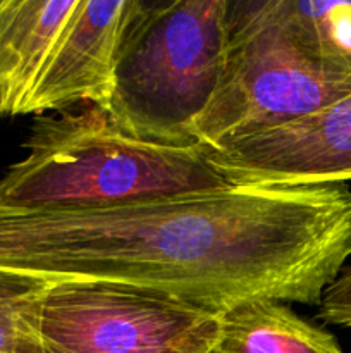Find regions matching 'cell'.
<instances>
[{"label":"cell","mask_w":351,"mask_h":353,"mask_svg":"<svg viewBox=\"0 0 351 353\" xmlns=\"http://www.w3.org/2000/svg\"><path fill=\"white\" fill-rule=\"evenodd\" d=\"M141 0H79L55 41L23 114L62 112L72 105H103L124 37Z\"/></svg>","instance_id":"52a82bcc"},{"label":"cell","mask_w":351,"mask_h":353,"mask_svg":"<svg viewBox=\"0 0 351 353\" xmlns=\"http://www.w3.org/2000/svg\"><path fill=\"white\" fill-rule=\"evenodd\" d=\"M28 155L0 179V209L88 210L231 188L205 147L127 137L95 103L38 116Z\"/></svg>","instance_id":"7a4b0ae2"},{"label":"cell","mask_w":351,"mask_h":353,"mask_svg":"<svg viewBox=\"0 0 351 353\" xmlns=\"http://www.w3.org/2000/svg\"><path fill=\"white\" fill-rule=\"evenodd\" d=\"M210 353H215V352H213V350H212V352H210Z\"/></svg>","instance_id":"4fadbf2b"},{"label":"cell","mask_w":351,"mask_h":353,"mask_svg":"<svg viewBox=\"0 0 351 353\" xmlns=\"http://www.w3.org/2000/svg\"><path fill=\"white\" fill-rule=\"evenodd\" d=\"M351 257L348 185L231 186L88 210L0 209V271L229 309L315 305Z\"/></svg>","instance_id":"6da1fadb"},{"label":"cell","mask_w":351,"mask_h":353,"mask_svg":"<svg viewBox=\"0 0 351 353\" xmlns=\"http://www.w3.org/2000/svg\"><path fill=\"white\" fill-rule=\"evenodd\" d=\"M215 353H344L336 338L282 302L248 300L220 316Z\"/></svg>","instance_id":"9c48e42d"},{"label":"cell","mask_w":351,"mask_h":353,"mask_svg":"<svg viewBox=\"0 0 351 353\" xmlns=\"http://www.w3.org/2000/svg\"><path fill=\"white\" fill-rule=\"evenodd\" d=\"M233 186L346 185L351 181V93L291 123L205 148Z\"/></svg>","instance_id":"8992f818"},{"label":"cell","mask_w":351,"mask_h":353,"mask_svg":"<svg viewBox=\"0 0 351 353\" xmlns=\"http://www.w3.org/2000/svg\"><path fill=\"white\" fill-rule=\"evenodd\" d=\"M222 309L105 281H52L41 305L45 353H210Z\"/></svg>","instance_id":"5b68a950"},{"label":"cell","mask_w":351,"mask_h":353,"mask_svg":"<svg viewBox=\"0 0 351 353\" xmlns=\"http://www.w3.org/2000/svg\"><path fill=\"white\" fill-rule=\"evenodd\" d=\"M229 43L227 0L141 2L102 107L127 137L191 147L193 124L215 93Z\"/></svg>","instance_id":"3957f363"},{"label":"cell","mask_w":351,"mask_h":353,"mask_svg":"<svg viewBox=\"0 0 351 353\" xmlns=\"http://www.w3.org/2000/svg\"><path fill=\"white\" fill-rule=\"evenodd\" d=\"M52 281L0 271V353H45L41 305Z\"/></svg>","instance_id":"8fae6325"},{"label":"cell","mask_w":351,"mask_h":353,"mask_svg":"<svg viewBox=\"0 0 351 353\" xmlns=\"http://www.w3.org/2000/svg\"><path fill=\"white\" fill-rule=\"evenodd\" d=\"M268 6L310 54L351 72V0H268Z\"/></svg>","instance_id":"30bf717a"},{"label":"cell","mask_w":351,"mask_h":353,"mask_svg":"<svg viewBox=\"0 0 351 353\" xmlns=\"http://www.w3.org/2000/svg\"><path fill=\"white\" fill-rule=\"evenodd\" d=\"M351 93V72L310 54L267 2H229L226 64L193 140L215 148L330 105Z\"/></svg>","instance_id":"277c9868"},{"label":"cell","mask_w":351,"mask_h":353,"mask_svg":"<svg viewBox=\"0 0 351 353\" xmlns=\"http://www.w3.org/2000/svg\"><path fill=\"white\" fill-rule=\"evenodd\" d=\"M319 317L326 324L351 327V268L341 272L323 292L319 303Z\"/></svg>","instance_id":"7c38bea8"},{"label":"cell","mask_w":351,"mask_h":353,"mask_svg":"<svg viewBox=\"0 0 351 353\" xmlns=\"http://www.w3.org/2000/svg\"><path fill=\"white\" fill-rule=\"evenodd\" d=\"M79 0H0V117L21 116Z\"/></svg>","instance_id":"ba28073f"}]
</instances>
